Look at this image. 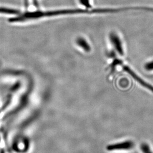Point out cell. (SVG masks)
Instances as JSON below:
<instances>
[{"label": "cell", "mask_w": 153, "mask_h": 153, "mask_svg": "<svg viewBox=\"0 0 153 153\" xmlns=\"http://www.w3.org/2000/svg\"><path fill=\"white\" fill-rule=\"evenodd\" d=\"M102 9H65L60 10H51L47 12H27L23 13L22 18L24 21L38 19L39 18L48 16H56L60 15H72L78 13H102Z\"/></svg>", "instance_id": "cell-1"}, {"label": "cell", "mask_w": 153, "mask_h": 153, "mask_svg": "<svg viewBox=\"0 0 153 153\" xmlns=\"http://www.w3.org/2000/svg\"><path fill=\"white\" fill-rule=\"evenodd\" d=\"M134 144L132 141L127 140L125 141L114 143L108 145L106 147V150L108 151H114L128 150L134 147Z\"/></svg>", "instance_id": "cell-2"}, {"label": "cell", "mask_w": 153, "mask_h": 153, "mask_svg": "<svg viewBox=\"0 0 153 153\" xmlns=\"http://www.w3.org/2000/svg\"><path fill=\"white\" fill-rule=\"evenodd\" d=\"M123 69L124 71H126V72L128 73L129 74L132 76L133 78H134V79H135L136 81L138 82L141 85H142L143 87L146 88L148 90H150L151 91H152L153 93V85H151L150 84H148L144 81H143V79H142L141 78H140L139 76L136 75L132 70L128 67V66H123Z\"/></svg>", "instance_id": "cell-3"}, {"label": "cell", "mask_w": 153, "mask_h": 153, "mask_svg": "<svg viewBox=\"0 0 153 153\" xmlns=\"http://www.w3.org/2000/svg\"><path fill=\"white\" fill-rule=\"evenodd\" d=\"M110 39L112 44L114 45L115 48L116 49L118 53L121 55H123V50L122 48V43L120 39L117 34L114 33H111L110 34Z\"/></svg>", "instance_id": "cell-4"}, {"label": "cell", "mask_w": 153, "mask_h": 153, "mask_svg": "<svg viewBox=\"0 0 153 153\" xmlns=\"http://www.w3.org/2000/svg\"><path fill=\"white\" fill-rule=\"evenodd\" d=\"M76 43L79 47H81L86 52L90 51L91 50V47L88 44V43L87 42V41L85 40L84 38L79 37L76 40Z\"/></svg>", "instance_id": "cell-5"}, {"label": "cell", "mask_w": 153, "mask_h": 153, "mask_svg": "<svg viewBox=\"0 0 153 153\" xmlns=\"http://www.w3.org/2000/svg\"><path fill=\"white\" fill-rule=\"evenodd\" d=\"M0 14L17 15H19V12L18 10L15 9L7 8V7H0Z\"/></svg>", "instance_id": "cell-6"}, {"label": "cell", "mask_w": 153, "mask_h": 153, "mask_svg": "<svg viewBox=\"0 0 153 153\" xmlns=\"http://www.w3.org/2000/svg\"><path fill=\"white\" fill-rule=\"evenodd\" d=\"M141 149L143 153H153L149 145L147 143H143L141 145Z\"/></svg>", "instance_id": "cell-7"}, {"label": "cell", "mask_w": 153, "mask_h": 153, "mask_svg": "<svg viewBox=\"0 0 153 153\" xmlns=\"http://www.w3.org/2000/svg\"><path fill=\"white\" fill-rule=\"evenodd\" d=\"M79 3L85 7L87 9H91L92 7L90 0H79Z\"/></svg>", "instance_id": "cell-8"}, {"label": "cell", "mask_w": 153, "mask_h": 153, "mask_svg": "<svg viewBox=\"0 0 153 153\" xmlns=\"http://www.w3.org/2000/svg\"><path fill=\"white\" fill-rule=\"evenodd\" d=\"M145 68L146 70H149V71L153 70V61H151V62L146 64L145 65Z\"/></svg>", "instance_id": "cell-9"}]
</instances>
